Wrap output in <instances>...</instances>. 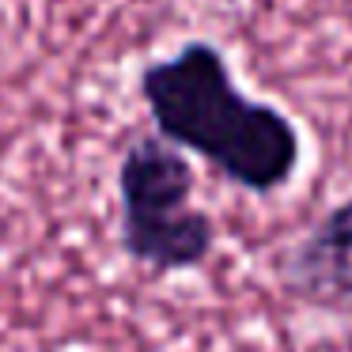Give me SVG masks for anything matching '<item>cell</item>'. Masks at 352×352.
Segmentation results:
<instances>
[{"instance_id": "2", "label": "cell", "mask_w": 352, "mask_h": 352, "mask_svg": "<svg viewBox=\"0 0 352 352\" xmlns=\"http://www.w3.org/2000/svg\"><path fill=\"white\" fill-rule=\"evenodd\" d=\"M193 163L155 133L137 137L118 163L122 250L152 273H182L208 261L216 223L190 205Z\"/></svg>"}, {"instance_id": "3", "label": "cell", "mask_w": 352, "mask_h": 352, "mask_svg": "<svg viewBox=\"0 0 352 352\" xmlns=\"http://www.w3.org/2000/svg\"><path fill=\"white\" fill-rule=\"evenodd\" d=\"M280 284L307 307L352 303V197L329 208L280 258Z\"/></svg>"}, {"instance_id": "1", "label": "cell", "mask_w": 352, "mask_h": 352, "mask_svg": "<svg viewBox=\"0 0 352 352\" xmlns=\"http://www.w3.org/2000/svg\"><path fill=\"white\" fill-rule=\"evenodd\" d=\"M137 87L155 137L201 155L231 186L276 193L296 178L303 160L296 122L273 102L250 99L216 42H182L170 57L144 65Z\"/></svg>"}]
</instances>
